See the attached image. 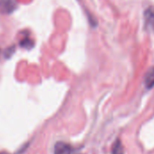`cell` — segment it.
<instances>
[{
  "label": "cell",
  "mask_w": 154,
  "mask_h": 154,
  "mask_svg": "<svg viewBox=\"0 0 154 154\" xmlns=\"http://www.w3.org/2000/svg\"><path fill=\"white\" fill-rule=\"evenodd\" d=\"M17 7L15 0H0V14H10Z\"/></svg>",
  "instance_id": "1"
},
{
  "label": "cell",
  "mask_w": 154,
  "mask_h": 154,
  "mask_svg": "<svg viewBox=\"0 0 154 154\" xmlns=\"http://www.w3.org/2000/svg\"><path fill=\"white\" fill-rule=\"evenodd\" d=\"M145 26L148 30L154 32V8L149 7L144 12Z\"/></svg>",
  "instance_id": "2"
},
{
  "label": "cell",
  "mask_w": 154,
  "mask_h": 154,
  "mask_svg": "<svg viewBox=\"0 0 154 154\" xmlns=\"http://www.w3.org/2000/svg\"><path fill=\"white\" fill-rule=\"evenodd\" d=\"M71 146L64 142H59L54 146V154H71Z\"/></svg>",
  "instance_id": "3"
},
{
  "label": "cell",
  "mask_w": 154,
  "mask_h": 154,
  "mask_svg": "<svg viewBox=\"0 0 154 154\" xmlns=\"http://www.w3.org/2000/svg\"><path fill=\"white\" fill-rule=\"evenodd\" d=\"M144 83H145L146 88H152L154 87V67L151 68L147 71L144 77Z\"/></svg>",
  "instance_id": "4"
},
{
  "label": "cell",
  "mask_w": 154,
  "mask_h": 154,
  "mask_svg": "<svg viewBox=\"0 0 154 154\" xmlns=\"http://www.w3.org/2000/svg\"><path fill=\"white\" fill-rule=\"evenodd\" d=\"M112 154H124V148L119 140H116L112 148Z\"/></svg>",
  "instance_id": "5"
},
{
  "label": "cell",
  "mask_w": 154,
  "mask_h": 154,
  "mask_svg": "<svg viewBox=\"0 0 154 154\" xmlns=\"http://www.w3.org/2000/svg\"><path fill=\"white\" fill-rule=\"evenodd\" d=\"M33 44L32 43V42L30 40V38L28 37V38H25V39H23V41H21L20 42V45L22 46V47H23V48H26V49H30L31 47L29 46V44Z\"/></svg>",
  "instance_id": "6"
},
{
  "label": "cell",
  "mask_w": 154,
  "mask_h": 154,
  "mask_svg": "<svg viewBox=\"0 0 154 154\" xmlns=\"http://www.w3.org/2000/svg\"><path fill=\"white\" fill-rule=\"evenodd\" d=\"M0 154H6V153H5V152H0Z\"/></svg>",
  "instance_id": "7"
}]
</instances>
